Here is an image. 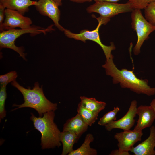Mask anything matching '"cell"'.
Here are the masks:
<instances>
[{
  "label": "cell",
  "mask_w": 155,
  "mask_h": 155,
  "mask_svg": "<svg viewBox=\"0 0 155 155\" xmlns=\"http://www.w3.org/2000/svg\"><path fill=\"white\" fill-rule=\"evenodd\" d=\"M113 58L106 60L102 67L105 69L106 74L112 78L113 83H119L122 88H128L137 94L148 96L155 94V88H151L149 86L147 80L138 78L133 70L124 68L119 69L114 63Z\"/></svg>",
  "instance_id": "cell-1"
},
{
  "label": "cell",
  "mask_w": 155,
  "mask_h": 155,
  "mask_svg": "<svg viewBox=\"0 0 155 155\" xmlns=\"http://www.w3.org/2000/svg\"><path fill=\"white\" fill-rule=\"evenodd\" d=\"M11 84L18 90L22 94L24 102L20 105L14 104L13 106L16 107L13 111L21 108L28 107L37 111L39 117L50 111H55L57 109V104L49 100L44 94L42 86L40 87L39 83L36 82L32 89L26 88L20 85L16 80Z\"/></svg>",
  "instance_id": "cell-2"
},
{
  "label": "cell",
  "mask_w": 155,
  "mask_h": 155,
  "mask_svg": "<svg viewBox=\"0 0 155 155\" xmlns=\"http://www.w3.org/2000/svg\"><path fill=\"white\" fill-rule=\"evenodd\" d=\"M30 119L33 121L35 129L41 133V148L42 149L59 147L61 144L59 139L61 133L54 122V111L44 113L43 116L37 117L32 113Z\"/></svg>",
  "instance_id": "cell-3"
},
{
  "label": "cell",
  "mask_w": 155,
  "mask_h": 155,
  "mask_svg": "<svg viewBox=\"0 0 155 155\" xmlns=\"http://www.w3.org/2000/svg\"><path fill=\"white\" fill-rule=\"evenodd\" d=\"M51 25L47 28H44L32 25L30 27L25 29H13L3 30L0 33V49L7 48L11 49L18 53L20 56L24 60H26V54L24 53V49L22 46L18 47L16 45L15 41L21 35L26 33H30L33 35L43 33L45 34L47 32L54 30Z\"/></svg>",
  "instance_id": "cell-4"
},
{
  "label": "cell",
  "mask_w": 155,
  "mask_h": 155,
  "mask_svg": "<svg viewBox=\"0 0 155 155\" xmlns=\"http://www.w3.org/2000/svg\"><path fill=\"white\" fill-rule=\"evenodd\" d=\"M96 18L98 24L96 28L93 30L89 31L85 29L81 30L80 33L76 34L72 33L70 30L65 29L64 31V33L65 36L69 38L80 40L84 42H86V41L87 40L95 42L98 44L102 49L106 60L113 58V57L111 52L115 49L114 43L111 42L110 45L108 46L103 44L101 42L99 33V30L100 26L102 24H106L109 21L110 19L101 16Z\"/></svg>",
  "instance_id": "cell-5"
},
{
  "label": "cell",
  "mask_w": 155,
  "mask_h": 155,
  "mask_svg": "<svg viewBox=\"0 0 155 155\" xmlns=\"http://www.w3.org/2000/svg\"><path fill=\"white\" fill-rule=\"evenodd\" d=\"M131 12L132 27L136 31L137 36L133 51L135 55H137L140 52L144 42L148 39L150 33L155 30V28L144 17L140 9H134Z\"/></svg>",
  "instance_id": "cell-6"
},
{
  "label": "cell",
  "mask_w": 155,
  "mask_h": 155,
  "mask_svg": "<svg viewBox=\"0 0 155 155\" xmlns=\"http://www.w3.org/2000/svg\"><path fill=\"white\" fill-rule=\"evenodd\" d=\"M129 2L125 3H118L105 1H96L88 7L87 12L90 13H96L100 16L110 18L119 14L131 12L133 9Z\"/></svg>",
  "instance_id": "cell-7"
},
{
  "label": "cell",
  "mask_w": 155,
  "mask_h": 155,
  "mask_svg": "<svg viewBox=\"0 0 155 155\" xmlns=\"http://www.w3.org/2000/svg\"><path fill=\"white\" fill-rule=\"evenodd\" d=\"M3 24L0 25V32L18 27L25 29L30 27L32 22L31 19L24 16L17 11L6 9Z\"/></svg>",
  "instance_id": "cell-8"
},
{
  "label": "cell",
  "mask_w": 155,
  "mask_h": 155,
  "mask_svg": "<svg viewBox=\"0 0 155 155\" xmlns=\"http://www.w3.org/2000/svg\"><path fill=\"white\" fill-rule=\"evenodd\" d=\"M34 6L40 14L50 18L59 30L64 31L65 29L59 23L60 12L54 0H38Z\"/></svg>",
  "instance_id": "cell-9"
},
{
  "label": "cell",
  "mask_w": 155,
  "mask_h": 155,
  "mask_svg": "<svg viewBox=\"0 0 155 155\" xmlns=\"http://www.w3.org/2000/svg\"><path fill=\"white\" fill-rule=\"evenodd\" d=\"M137 103L135 100L132 101L126 113L121 118L113 121L105 126L106 130L110 131L114 129H119L123 131H128L134 125V118L137 115Z\"/></svg>",
  "instance_id": "cell-10"
},
{
  "label": "cell",
  "mask_w": 155,
  "mask_h": 155,
  "mask_svg": "<svg viewBox=\"0 0 155 155\" xmlns=\"http://www.w3.org/2000/svg\"><path fill=\"white\" fill-rule=\"evenodd\" d=\"M143 135L142 131L130 130L116 133L114 137L118 142L117 146L119 149L130 151L137 142L141 141Z\"/></svg>",
  "instance_id": "cell-11"
},
{
  "label": "cell",
  "mask_w": 155,
  "mask_h": 155,
  "mask_svg": "<svg viewBox=\"0 0 155 155\" xmlns=\"http://www.w3.org/2000/svg\"><path fill=\"white\" fill-rule=\"evenodd\" d=\"M136 114L138 119L133 130L142 131L143 129L152 126L155 119V112L150 105L139 106L137 108Z\"/></svg>",
  "instance_id": "cell-12"
},
{
  "label": "cell",
  "mask_w": 155,
  "mask_h": 155,
  "mask_svg": "<svg viewBox=\"0 0 155 155\" xmlns=\"http://www.w3.org/2000/svg\"><path fill=\"white\" fill-rule=\"evenodd\" d=\"M150 131L148 137L130 151L135 155H155V127L151 126Z\"/></svg>",
  "instance_id": "cell-13"
},
{
  "label": "cell",
  "mask_w": 155,
  "mask_h": 155,
  "mask_svg": "<svg viewBox=\"0 0 155 155\" xmlns=\"http://www.w3.org/2000/svg\"><path fill=\"white\" fill-rule=\"evenodd\" d=\"M88 126L77 113L75 116L67 121L63 125V131L73 132L80 138L87 131Z\"/></svg>",
  "instance_id": "cell-14"
},
{
  "label": "cell",
  "mask_w": 155,
  "mask_h": 155,
  "mask_svg": "<svg viewBox=\"0 0 155 155\" xmlns=\"http://www.w3.org/2000/svg\"><path fill=\"white\" fill-rule=\"evenodd\" d=\"M36 1L32 0H0V4L5 8L18 11L24 15L29 10V7L35 5Z\"/></svg>",
  "instance_id": "cell-15"
},
{
  "label": "cell",
  "mask_w": 155,
  "mask_h": 155,
  "mask_svg": "<svg viewBox=\"0 0 155 155\" xmlns=\"http://www.w3.org/2000/svg\"><path fill=\"white\" fill-rule=\"evenodd\" d=\"M79 138L74 133L69 131L61 132L60 141L62 143L63 150L62 155H68L73 150L74 144L77 143Z\"/></svg>",
  "instance_id": "cell-16"
},
{
  "label": "cell",
  "mask_w": 155,
  "mask_h": 155,
  "mask_svg": "<svg viewBox=\"0 0 155 155\" xmlns=\"http://www.w3.org/2000/svg\"><path fill=\"white\" fill-rule=\"evenodd\" d=\"M94 137L91 133L86 135L84 141L81 146L75 150H73L68 155H96L97 150L90 146V143L94 140Z\"/></svg>",
  "instance_id": "cell-17"
},
{
  "label": "cell",
  "mask_w": 155,
  "mask_h": 155,
  "mask_svg": "<svg viewBox=\"0 0 155 155\" xmlns=\"http://www.w3.org/2000/svg\"><path fill=\"white\" fill-rule=\"evenodd\" d=\"M80 98L81 101L79 104L82 107L92 111L100 112L105 108L106 105L105 102L98 101L94 98L81 96Z\"/></svg>",
  "instance_id": "cell-18"
},
{
  "label": "cell",
  "mask_w": 155,
  "mask_h": 155,
  "mask_svg": "<svg viewBox=\"0 0 155 155\" xmlns=\"http://www.w3.org/2000/svg\"><path fill=\"white\" fill-rule=\"evenodd\" d=\"M78 113L84 122L88 126H91L98 119L100 112L92 111L87 109L78 104L77 109Z\"/></svg>",
  "instance_id": "cell-19"
},
{
  "label": "cell",
  "mask_w": 155,
  "mask_h": 155,
  "mask_svg": "<svg viewBox=\"0 0 155 155\" xmlns=\"http://www.w3.org/2000/svg\"><path fill=\"white\" fill-rule=\"evenodd\" d=\"M120 110L118 107H114L113 110L107 112L100 119L98 122V124L105 126L111 122L115 120L116 115Z\"/></svg>",
  "instance_id": "cell-20"
},
{
  "label": "cell",
  "mask_w": 155,
  "mask_h": 155,
  "mask_svg": "<svg viewBox=\"0 0 155 155\" xmlns=\"http://www.w3.org/2000/svg\"><path fill=\"white\" fill-rule=\"evenodd\" d=\"M144 9L145 18L155 28V1L150 3Z\"/></svg>",
  "instance_id": "cell-21"
},
{
  "label": "cell",
  "mask_w": 155,
  "mask_h": 155,
  "mask_svg": "<svg viewBox=\"0 0 155 155\" xmlns=\"http://www.w3.org/2000/svg\"><path fill=\"white\" fill-rule=\"evenodd\" d=\"M6 86H0V120L3 119L6 116L5 109V103L7 97Z\"/></svg>",
  "instance_id": "cell-22"
},
{
  "label": "cell",
  "mask_w": 155,
  "mask_h": 155,
  "mask_svg": "<svg viewBox=\"0 0 155 155\" xmlns=\"http://www.w3.org/2000/svg\"><path fill=\"white\" fill-rule=\"evenodd\" d=\"M18 76L15 71H12L0 76V86H6L8 83L16 80Z\"/></svg>",
  "instance_id": "cell-23"
},
{
  "label": "cell",
  "mask_w": 155,
  "mask_h": 155,
  "mask_svg": "<svg viewBox=\"0 0 155 155\" xmlns=\"http://www.w3.org/2000/svg\"><path fill=\"white\" fill-rule=\"evenodd\" d=\"M155 0H129L133 9H144L150 3Z\"/></svg>",
  "instance_id": "cell-24"
},
{
  "label": "cell",
  "mask_w": 155,
  "mask_h": 155,
  "mask_svg": "<svg viewBox=\"0 0 155 155\" xmlns=\"http://www.w3.org/2000/svg\"><path fill=\"white\" fill-rule=\"evenodd\" d=\"M110 155H129V151H123L120 150L115 149L112 150L109 154Z\"/></svg>",
  "instance_id": "cell-25"
},
{
  "label": "cell",
  "mask_w": 155,
  "mask_h": 155,
  "mask_svg": "<svg viewBox=\"0 0 155 155\" xmlns=\"http://www.w3.org/2000/svg\"><path fill=\"white\" fill-rule=\"evenodd\" d=\"M5 7L0 4V25L3 23L5 16Z\"/></svg>",
  "instance_id": "cell-26"
},
{
  "label": "cell",
  "mask_w": 155,
  "mask_h": 155,
  "mask_svg": "<svg viewBox=\"0 0 155 155\" xmlns=\"http://www.w3.org/2000/svg\"><path fill=\"white\" fill-rule=\"evenodd\" d=\"M62 0H54L56 3L59 6L62 5ZM70 1L77 3H83L85 2H90L93 0H70Z\"/></svg>",
  "instance_id": "cell-27"
},
{
  "label": "cell",
  "mask_w": 155,
  "mask_h": 155,
  "mask_svg": "<svg viewBox=\"0 0 155 155\" xmlns=\"http://www.w3.org/2000/svg\"><path fill=\"white\" fill-rule=\"evenodd\" d=\"M119 0H93V1H95V2L99 1H105L114 3H116Z\"/></svg>",
  "instance_id": "cell-28"
},
{
  "label": "cell",
  "mask_w": 155,
  "mask_h": 155,
  "mask_svg": "<svg viewBox=\"0 0 155 155\" xmlns=\"http://www.w3.org/2000/svg\"><path fill=\"white\" fill-rule=\"evenodd\" d=\"M150 106L155 112V98L152 100L150 103Z\"/></svg>",
  "instance_id": "cell-29"
}]
</instances>
